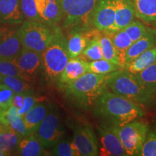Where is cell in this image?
<instances>
[{
    "label": "cell",
    "mask_w": 156,
    "mask_h": 156,
    "mask_svg": "<svg viewBox=\"0 0 156 156\" xmlns=\"http://www.w3.org/2000/svg\"><path fill=\"white\" fill-rule=\"evenodd\" d=\"M94 114L109 125L122 126L145 115V110L137 103L115 94L107 88L94 104Z\"/></svg>",
    "instance_id": "1"
},
{
    "label": "cell",
    "mask_w": 156,
    "mask_h": 156,
    "mask_svg": "<svg viewBox=\"0 0 156 156\" xmlns=\"http://www.w3.org/2000/svg\"><path fill=\"white\" fill-rule=\"evenodd\" d=\"M107 88L137 103L142 108H155L156 97L151 94L134 74L122 68L108 75Z\"/></svg>",
    "instance_id": "2"
},
{
    "label": "cell",
    "mask_w": 156,
    "mask_h": 156,
    "mask_svg": "<svg viewBox=\"0 0 156 156\" xmlns=\"http://www.w3.org/2000/svg\"><path fill=\"white\" fill-rule=\"evenodd\" d=\"M108 75H98L87 72L63 90L68 98L80 108L87 109L106 88Z\"/></svg>",
    "instance_id": "3"
},
{
    "label": "cell",
    "mask_w": 156,
    "mask_h": 156,
    "mask_svg": "<svg viewBox=\"0 0 156 156\" xmlns=\"http://www.w3.org/2000/svg\"><path fill=\"white\" fill-rule=\"evenodd\" d=\"M69 58L67 40L60 29H54L51 41L42 53L41 69L45 80L50 83L58 81Z\"/></svg>",
    "instance_id": "4"
},
{
    "label": "cell",
    "mask_w": 156,
    "mask_h": 156,
    "mask_svg": "<svg viewBox=\"0 0 156 156\" xmlns=\"http://www.w3.org/2000/svg\"><path fill=\"white\" fill-rule=\"evenodd\" d=\"M63 10V26L72 34L87 31L98 0H59Z\"/></svg>",
    "instance_id": "5"
},
{
    "label": "cell",
    "mask_w": 156,
    "mask_h": 156,
    "mask_svg": "<svg viewBox=\"0 0 156 156\" xmlns=\"http://www.w3.org/2000/svg\"><path fill=\"white\" fill-rule=\"evenodd\" d=\"M18 34L23 48L39 53L44 51L53 38V31L36 21H25L18 28Z\"/></svg>",
    "instance_id": "6"
},
{
    "label": "cell",
    "mask_w": 156,
    "mask_h": 156,
    "mask_svg": "<svg viewBox=\"0 0 156 156\" xmlns=\"http://www.w3.org/2000/svg\"><path fill=\"white\" fill-rule=\"evenodd\" d=\"M113 127L119 136L126 155L138 156L148 133L147 124L136 119L122 126Z\"/></svg>",
    "instance_id": "7"
},
{
    "label": "cell",
    "mask_w": 156,
    "mask_h": 156,
    "mask_svg": "<svg viewBox=\"0 0 156 156\" xmlns=\"http://www.w3.org/2000/svg\"><path fill=\"white\" fill-rule=\"evenodd\" d=\"M64 130L59 113L55 106H50L48 113L41 123L36 135L41 140L44 147H53L62 139Z\"/></svg>",
    "instance_id": "8"
},
{
    "label": "cell",
    "mask_w": 156,
    "mask_h": 156,
    "mask_svg": "<svg viewBox=\"0 0 156 156\" xmlns=\"http://www.w3.org/2000/svg\"><path fill=\"white\" fill-rule=\"evenodd\" d=\"M92 25L106 34L115 32L114 0H98L93 12Z\"/></svg>",
    "instance_id": "9"
},
{
    "label": "cell",
    "mask_w": 156,
    "mask_h": 156,
    "mask_svg": "<svg viewBox=\"0 0 156 156\" xmlns=\"http://www.w3.org/2000/svg\"><path fill=\"white\" fill-rule=\"evenodd\" d=\"M101 147L99 155L101 156H126L118 134L113 126L107 124L98 127Z\"/></svg>",
    "instance_id": "10"
},
{
    "label": "cell",
    "mask_w": 156,
    "mask_h": 156,
    "mask_svg": "<svg viewBox=\"0 0 156 156\" xmlns=\"http://www.w3.org/2000/svg\"><path fill=\"white\" fill-rule=\"evenodd\" d=\"M73 141L80 156L99 155L97 138L89 124H78L75 126Z\"/></svg>",
    "instance_id": "11"
},
{
    "label": "cell",
    "mask_w": 156,
    "mask_h": 156,
    "mask_svg": "<svg viewBox=\"0 0 156 156\" xmlns=\"http://www.w3.org/2000/svg\"><path fill=\"white\" fill-rule=\"evenodd\" d=\"M23 49L18 29L0 27V58H15Z\"/></svg>",
    "instance_id": "12"
},
{
    "label": "cell",
    "mask_w": 156,
    "mask_h": 156,
    "mask_svg": "<svg viewBox=\"0 0 156 156\" xmlns=\"http://www.w3.org/2000/svg\"><path fill=\"white\" fill-rule=\"evenodd\" d=\"M88 62L83 58H70L62 72L58 82L62 89L88 72Z\"/></svg>",
    "instance_id": "13"
},
{
    "label": "cell",
    "mask_w": 156,
    "mask_h": 156,
    "mask_svg": "<svg viewBox=\"0 0 156 156\" xmlns=\"http://www.w3.org/2000/svg\"><path fill=\"white\" fill-rule=\"evenodd\" d=\"M41 23L46 25H54L63 18V10L60 2L35 0Z\"/></svg>",
    "instance_id": "14"
},
{
    "label": "cell",
    "mask_w": 156,
    "mask_h": 156,
    "mask_svg": "<svg viewBox=\"0 0 156 156\" xmlns=\"http://www.w3.org/2000/svg\"><path fill=\"white\" fill-rule=\"evenodd\" d=\"M15 60L20 69L32 78L41 67L42 53L23 48Z\"/></svg>",
    "instance_id": "15"
},
{
    "label": "cell",
    "mask_w": 156,
    "mask_h": 156,
    "mask_svg": "<svg viewBox=\"0 0 156 156\" xmlns=\"http://www.w3.org/2000/svg\"><path fill=\"white\" fill-rule=\"evenodd\" d=\"M20 0H0V23L4 25L21 24L24 20Z\"/></svg>",
    "instance_id": "16"
},
{
    "label": "cell",
    "mask_w": 156,
    "mask_h": 156,
    "mask_svg": "<svg viewBox=\"0 0 156 156\" xmlns=\"http://www.w3.org/2000/svg\"><path fill=\"white\" fill-rule=\"evenodd\" d=\"M115 32L125 28L136 15L132 0H114Z\"/></svg>",
    "instance_id": "17"
},
{
    "label": "cell",
    "mask_w": 156,
    "mask_h": 156,
    "mask_svg": "<svg viewBox=\"0 0 156 156\" xmlns=\"http://www.w3.org/2000/svg\"><path fill=\"white\" fill-rule=\"evenodd\" d=\"M0 120L7 129L12 130L22 137L28 135L23 116L19 114L17 108L12 105L9 109L0 114Z\"/></svg>",
    "instance_id": "18"
},
{
    "label": "cell",
    "mask_w": 156,
    "mask_h": 156,
    "mask_svg": "<svg viewBox=\"0 0 156 156\" xmlns=\"http://www.w3.org/2000/svg\"><path fill=\"white\" fill-rule=\"evenodd\" d=\"M49 105L38 102L30 111L23 116L28 134H34L37 131L41 123L44 120L49 109Z\"/></svg>",
    "instance_id": "19"
},
{
    "label": "cell",
    "mask_w": 156,
    "mask_h": 156,
    "mask_svg": "<svg viewBox=\"0 0 156 156\" xmlns=\"http://www.w3.org/2000/svg\"><path fill=\"white\" fill-rule=\"evenodd\" d=\"M156 45L155 31L151 29L150 32L136 41L134 42L126 51L125 54V66L140 54Z\"/></svg>",
    "instance_id": "20"
},
{
    "label": "cell",
    "mask_w": 156,
    "mask_h": 156,
    "mask_svg": "<svg viewBox=\"0 0 156 156\" xmlns=\"http://www.w3.org/2000/svg\"><path fill=\"white\" fill-rule=\"evenodd\" d=\"M44 146L36 135L30 134L21 138L17 148V155L22 156H38L44 155Z\"/></svg>",
    "instance_id": "21"
},
{
    "label": "cell",
    "mask_w": 156,
    "mask_h": 156,
    "mask_svg": "<svg viewBox=\"0 0 156 156\" xmlns=\"http://www.w3.org/2000/svg\"><path fill=\"white\" fill-rule=\"evenodd\" d=\"M156 62V45L146 50L137 57L128 63L124 69L132 74H136Z\"/></svg>",
    "instance_id": "22"
},
{
    "label": "cell",
    "mask_w": 156,
    "mask_h": 156,
    "mask_svg": "<svg viewBox=\"0 0 156 156\" xmlns=\"http://www.w3.org/2000/svg\"><path fill=\"white\" fill-rule=\"evenodd\" d=\"M97 36L101 45L103 58L113 63L118 64L122 67L119 54L113 44L112 38L109 36V35L98 30Z\"/></svg>",
    "instance_id": "23"
},
{
    "label": "cell",
    "mask_w": 156,
    "mask_h": 156,
    "mask_svg": "<svg viewBox=\"0 0 156 156\" xmlns=\"http://www.w3.org/2000/svg\"><path fill=\"white\" fill-rule=\"evenodd\" d=\"M136 15L144 22H156V0H133Z\"/></svg>",
    "instance_id": "24"
},
{
    "label": "cell",
    "mask_w": 156,
    "mask_h": 156,
    "mask_svg": "<svg viewBox=\"0 0 156 156\" xmlns=\"http://www.w3.org/2000/svg\"><path fill=\"white\" fill-rule=\"evenodd\" d=\"M90 38V31H83L72 34L67 41V49L70 58L81 55Z\"/></svg>",
    "instance_id": "25"
},
{
    "label": "cell",
    "mask_w": 156,
    "mask_h": 156,
    "mask_svg": "<svg viewBox=\"0 0 156 156\" xmlns=\"http://www.w3.org/2000/svg\"><path fill=\"white\" fill-rule=\"evenodd\" d=\"M112 38L113 44L116 47V50L118 51L119 54L121 62H122V67H125V54L126 51L130 46L133 44V41L129 38L127 34L125 32L124 29H121L117 30L113 34H108Z\"/></svg>",
    "instance_id": "26"
},
{
    "label": "cell",
    "mask_w": 156,
    "mask_h": 156,
    "mask_svg": "<svg viewBox=\"0 0 156 156\" xmlns=\"http://www.w3.org/2000/svg\"><path fill=\"white\" fill-rule=\"evenodd\" d=\"M134 75L141 82L143 86L152 95L156 97V62Z\"/></svg>",
    "instance_id": "27"
},
{
    "label": "cell",
    "mask_w": 156,
    "mask_h": 156,
    "mask_svg": "<svg viewBox=\"0 0 156 156\" xmlns=\"http://www.w3.org/2000/svg\"><path fill=\"white\" fill-rule=\"evenodd\" d=\"M97 29L90 31V38L87 42L86 47L82 53L84 57L90 62L103 58L100 43L97 36Z\"/></svg>",
    "instance_id": "28"
},
{
    "label": "cell",
    "mask_w": 156,
    "mask_h": 156,
    "mask_svg": "<svg viewBox=\"0 0 156 156\" xmlns=\"http://www.w3.org/2000/svg\"><path fill=\"white\" fill-rule=\"evenodd\" d=\"M22 136L10 129L0 132V150L8 155L17 149Z\"/></svg>",
    "instance_id": "29"
},
{
    "label": "cell",
    "mask_w": 156,
    "mask_h": 156,
    "mask_svg": "<svg viewBox=\"0 0 156 156\" xmlns=\"http://www.w3.org/2000/svg\"><path fill=\"white\" fill-rule=\"evenodd\" d=\"M0 75L18 77L26 81L31 80V77L20 69L15 58H0Z\"/></svg>",
    "instance_id": "30"
},
{
    "label": "cell",
    "mask_w": 156,
    "mask_h": 156,
    "mask_svg": "<svg viewBox=\"0 0 156 156\" xmlns=\"http://www.w3.org/2000/svg\"><path fill=\"white\" fill-rule=\"evenodd\" d=\"M0 82L8 86L15 94L32 93L31 86L28 81L20 78L0 75Z\"/></svg>",
    "instance_id": "31"
},
{
    "label": "cell",
    "mask_w": 156,
    "mask_h": 156,
    "mask_svg": "<svg viewBox=\"0 0 156 156\" xmlns=\"http://www.w3.org/2000/svg\"><path fill=\"white\" fill-rule=\"evenodd\" d=\"M120 69H122L121 66L105 58L90 62L88 63V72L98 75H109Z\"/></svg>",
    "instance_id": "32"
},
{
    "label": "cell",
    "mask_w": 156,
    "mask_h": 156,
    "mask_svg": "<svg viewBox=\"0 0 156 156\" xmlns=\"http://www.w3.org/2000/svg\"><path fill=\"white\" fill-rule=\"evenodd\" d=\"M51 155L56 156H80L73 140H61L53 147Z\"/></svg>",
    "instance_id": "33"
},
{
    "label": "cell",
    "mask_w": 156,
    "mask_h": 156,
    "mask_svg": "<svg viewBox=\"0 0 156 156\" xmlns=\"http://www.w3.org/2000/svg\"><path fill=\"white\" fill-rule=\"evenodd\" d=\"M132 41L135 42L150 32L151 29L146 27L139 21H132L127 26L123 28Z\"/></svg>",
    "instance_id": "34"
},
{
    "label": "cell",
    "mask_w": 156,
    "mask_h": 156,
    "mask_svg": "<svg viewBox=\"0 0 156 156\" xmlns=\"http://www.w3.org/2000/svg\"><path fill=\"white\" fill-rule=\"evenodd\" d=\"M20 7L24 17L27 20L41 23L35 0H20Z\"/></svg>",
    "instance_id": "35"
},
{
    "label": "cell",
    "mask_w": 156,
    "mask_h": 156,
    "mask_svg": "<svg viewBox=\"0 0 156 156\" xmlns=\"http://www.w3.org/2000/svg\"><path fill=\"white\" fill-rule=\"evenodd\" d=\"M15 93L8 86L0 82V114L5 112L12 105Z\"/></svg>",
    "instance_id": "36"
},
{
    "label": "cell",
    "mask_w": 156,
    "mask_h": 156,
    "mask_svg": "<svg viewBox=\"0 0 156 156\" xmlns=\"http://www.w3.org/2000/svg\"><path fill=\"white\" fill-rule=\"evenodd\" d=\"M138 156H156V131L147 133Z\"/></svg>",
    "instance_id": "37"
},
{
    "label": "cell",
    "mask_w": 156,
    "mask_h": 156,
    "mask_svg": "<svg viewBox=\"0 0 156 156\" xmlns=\"http://www.w3.org/2000/svg\"><path fill=\"white\" fill-rule=\"evenodd\" d=\"M39 101L38 99L32 94V93H24V95H23V105L22 108L18 110L19 114L23 116L28 111H30L33 107H34L35 105Z\"/></svg>",
    "instance_id": "38"
},
{
    "label": "cell",
    "mask_w": 156,
    "mask_h": 156,
    "mask_svg": "<svg viewBox=\"0 0 156 156\" xmlns=\"http://www.w3.org/2000/svg\"><path fill=\"white\" fill-rule=\"evenodd\" d=\"M7 129L6 128V126L4 125V124L2 122V121L0 120V132L4 131V130H7Z\"/></svg>",
    "instance_id": "39"
},
{
    "label": "cell",
    "mask_w": 156,
    "mask_h": 156,
    "mask_svg": "<svg viewBox=\"0 0 156 156\" xmlns=\"http://www.w3.org/2000/svg\"><path fill=\"white\" fill-rule=\"evenodd\" d=\"M6 155H9L7 153H5V152H4L0 150V156H6Z\"/></svg>",
    "instance_id": "40"
},
{
    "label": "cell",
    "mask_w": 156,
    "mask_h": 156,
    "mask_svg": "<svg viewBox=\"0 0 156 156\" xmlns=\"http://www.w3.org/2000/svg\"><path fill=\"white\" fill-rule=\"evenodd\" d=\"M49 1H51V2H60L59 0H49Z\"/></svg>",
    "instance_id": "41"
}]
</instances>
